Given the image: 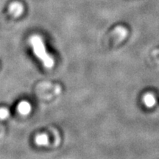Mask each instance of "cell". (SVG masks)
Returning <instances> with one entry per match:
<instances>
[{
  "label": "cell",
  "mask_w": 159,
  "mask_h": 159,
  "mask_svg": "<svg viewBox=\"0 0 159 159\" xmlns=\"http://www.w3.org/2000/svg\"><path fill=\"white\" fill-rule=\"evenodd\" d=\"M30 41L35 56L42 62L46 68H52L54 66V60L47 53L42 39L39 36L35 35L30 38Z\"/></svg>",
  "instance_id": "6da1fadb"
},
{
  "label": "cell",
  "mask_w": 159,
  "mask_h": 159,
  "mask_svg": "<svg viewBox=\"0 0 159 159\" xmlns=\"http://www.w3.org/2000/svg\"><path fill=\"white\" fill-rule=\"evenodd\" d=\"M23 11V5L20 2H15L11 4L8 8L9 13L13 17H19V16L22 14Z\"/></svg>",
  "instance_id": "7a4b0ae2"
},
{
  "label": "cell",
  "mask_w": 159,
  "mask_h": 159,
  "mask_svg": "<svg viewBox=\"0 0 159 159\" xmlns=\"http://www.w3.org/2000/svg\"><path fill=\"white\" fill-rule=\"evenodd\" d=\"M18 111L22 115H27L30 113L32 107L31 105L27 101H22L18 105Z\"/></svg>",
  "instance_id": "3957f363"
},
{
  "label": "cell",
  "mask_w": 159,
  "mask_h": 159,
  "mask_svg": "<svg viewBox=\"0 0 159 159\" xmlns=\"http://www.w3.org/2000/svg\"><path fill=\"white\" fill-rule=\"evenodd\" d=\"M143 102L148 108H152L156 104V99L152 94H146L143 97Z\"/></svg>",
  "instance_id": "277c9868"
},
{
  "label": "cell",
  "mask_w": 159,
  "mask_h": 159,
  "mask_svg": "<svg viewBox=\"0 0 159 159\" xmlns=\"http://www.w3.org/2000/svg\"><path fill=\"white\" fill-rule=\"evenodd\" d=\"M35 143L38 145H47L49 143L48 136L45 134L39 135L35 139Z\"/></svg>",
  "instance_id": "5b68a950"
},
{
  "label": "cell",
  "mask_w": 159,
  "mask_h": 159,
  "mask_svg": "<svg viewBox=\"0 0 159 159\" xmlns=\"http://www.w3.org/2000/svg\"><path fill=\"white\" fill-rule=\"evenodd\" d=\"M10 114L9 111L6 108H0V119H5L8 117Z\"/></svg>",
  "instance_id": "8992f818"
},
{
  "label": "cell",
  "mask_w": 159,
  "mask_h": 159,
  "mask_svg": "<svg viewBox=\"0 0 159 159\" xmlns=\"http://www.w3.org/2000/svg\"><path fill=\"white\" fill-rule=\"evenodd\" d=\"M116 31L117 33H118L119 35H121L122 37H125L127 34L126 30L123 28V27H118V28L116 29Z\"/></svg>",
  "instance_id": "52a82bcc"
}]
</instances>
